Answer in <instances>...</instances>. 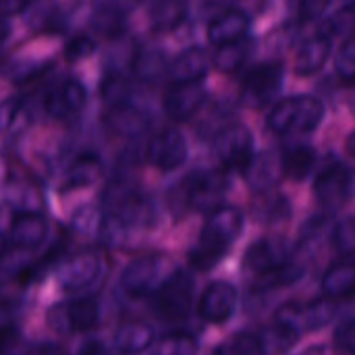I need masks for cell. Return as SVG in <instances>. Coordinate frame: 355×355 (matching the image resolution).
Returning <instances> with one entry per match:
<instances>
[{
	"instance_id": "1",
	"label": "cell",
	"mask_w": 355,
	"mask_h": 355,
	"mask_svg": "<svg viewBox=\"0 0 355 355\" xmlns=\"http://www.w3.org/2000/svg\"><path fill=\"white\" fill-rule=\"evenodd\" d=\"M243 231V214L235 206H218L204 223V229L189 252V262L196 270L208 272L233 248Z\"/></svg>"
},
{
	"instance_id": "2",
	"label": "cell",
	"mask_w": 355,
	"mask_h": 355,
	"mask_svg": "<svg viewBox=\"0 0 355 355\" xmlns=\"http://www.w3.org/2000/svg\"><path fill=\"white\" fill-rule=\"evenodd\" d=\"M102 210L125 229L150 227L156 218L154 200L129 179H114L102 193Z\"/></svg>"
},
{
	"instance_id": "3",
	"label": "cell",
	"mask_w": 355,
	"mask_h": 355,
	"mask_svg": "<svg viewBox=\"0 0 355 355\" xmlns=\"http://www.w3.org/2000/svg\"><path fill=\"white\" fill-rule=\"evenodd\" d=\"M324 119V104L316 96H289L279 100L266 119V125L277 135L312 133Z\"/></svg>"
},
{
	"instance_id": "4",
	"label": "cell",
	"mask_w": 355,
	"mask_h": 355,
	"mask_svg": "<svg viewBox=\"0 0 355 355\" xmlns=\"http://www.w3.org/2000/svg\"><path fill=\"white\" fill-rule=\"evenodd\" d=\"M171 262L160 254H148L129 262L121 275V289L129 297H148L156 293L168 275Z\"/></svg>"
},
{
	"instance_id": "5",
	"label": "cell",
	"mask_w": 355,
	"mask_h": 355,
	"mask_svg": "<svg viewBox=\"0 0 355 355\" xmlns=\"http://www.w3.org/2000/svg\"><path fill=\"white\" fill-rule=\"evenodd\" d=\"M355 193V175L349 166L339 160H329L316 181H314V198L327 212H337L345 208Z\"/></svg>"
},
{
	"instance_id": "6",
	"label": "cell",
	"mask_w": 355,
	"mask_h": 355,
	"mask_svg": "<svg viewBox=\"0 0 355 355\" xmlns=\"http://www.w3.org/2000/svg\"><path fill=\"white\" fill-rule=\"evenodd\" d=\"M229 189L227 175L223 171H193L181 185L183 202L189 210L212 212L220 206Z\"/></svg>"
},
{
	"instance_id": "7",
	"label": "cell",
	"mask_w": 355,
	"mask_h": 355,
	"mask_svg": "<svg viewBox=\"0 0 355 355\" xmlns=\"http://www.w3.org/2000/svg\"><path fill=\"white\" fill-rule=\"evenodd\" d=\"M193 277L185 270H175L162 283V287L154 293V308L162 320L177 322L189 316L193 304Z\"/></svg>"
},
{
	"instance_id": "8",
	"label": "cell",
	"mask_w": 355,
	"mask_h": 355,
	"mask_svg": "<svg viewBox=\"0 0 355 355\" xmlns=\"http://www.w3.org/2000/svg\"><path fill=\"white\" fill-rule=\"evenodd\" d=\"M46 320L48 327L58 335L87 333L100 322V306L94 297H77L50 308Z\"/></svg>"
},
{
	"instance_id": "9",
	"label": "cell",
	"mask_w": 355,
	"mask_h": 355,
	"mask_svg": "<svg viewBox=\"0 0 355 355\" xmlns=\"http://www.w3.org/2000/svg\"><path fill=\"white\" fill-rule=\"evenodd\" d=\"M285 83V69L281 62H260L252 67L241 81V100L252 108L268 106Z\"/></svg>"
},
{
	"instance_id": "10",
	"label": "cell",
	"mask_w": 355,
	"mask_h": 355,
	"mask_svg": "<svg viewBox=\"0 0 355 355\" xmlns=\"http://www.w3.org/2000/svg\"><path fill=\"white\" fill-rule=\"evenodd\" d=\"M104 275V260L98 252H81L75 254L71 258H67L58 272H56V281L58 287L69 293V295H77L83 293L92 287L98 285V281Z\"/></svg>"
},
{
	"instance_id": "11",
	"label": "cell",
	"mask_w": 355,
	"mask_h": 355,
	"mask_svg": "<svg viewBox=\"0 0 355 355\" xmlns=\"http://www.w3.org/2000/svg\"><path fill=\"white\" fill-rule=\"evenodd\" d=\"M335 304L337 302L327 295L322 300H312V302H289L279 308L275 320L291 327L300 335L312 333V331L327 327L333 320V316L337 312Z\"/></svg>"
},
{
	"instance_id": "12",
	"label": "cell",
	"mask_w": 355,
	"mask_h": 355,
	"mask_svg": "<svg viewBox=\"0 0 355 355\" xmlns=\"http://www.w3.org/2000/svg\"><path fill=\"white\" fill-rule=\"evenodd\" d=\"M214 152L227 171L243 173L254 158V137L252 131L241 123L225 125L214 135Z\"/></svg>"
},
{
	"instance_id": "13",
	"label": "cell",
	"mask_w": 355,
	"mask_h": 355,
	"mask_svg": "<svg viewBox=\"0 0 355 355\" xmlns=\"http://www.w3.org/2000/svg\"><path fill=\"white\" fill-rule=\"evenodd\" d=\"M87 94L85 85L77 79H60L58 83L50 85L44 94V110L48 116L56 121H67L79 114L85 106Z\"/></svg>"
},
{
	"instance_id": "14",
	"label": "cell",
	"mask_w": 355,
	"mask_h": 355,
	"mask_svg": "<svg viewBox=\"0 0 355 355\" xmlns=\"http://www.w3.org/2000/svg\"><path fill=\"white\" fill-rule=\"evenodd\" d=\"M146 158L152 166L162 173L177 171L187 160V144L185 137L177 129L158 131L146 148Z\"/></svg>"
},
{
	"instance_id": "15",
	"label": "cell",
	"mask_w": 355,
	"mask_h": 355,
	"mask_svg": "<svg viewBox=\"0 0 355 355\" xmlns=\"http://www.w3.org/2000/svg\"><path fill=\"white\" fill-rule=\"evenodd\" d=\"M46 237L48 225L37 212H15L4 239V248L15 252H33L44 245Z\"/></svg>"
},
{
	"instance_id": "16",
	"label": "cell",
	"mask_w": 355,
	"mask_h": 355,
	"mask_svg": "<svg viewBox=\"0 0 355 355\" xmlns=\"http://www.w3.org/2000/svg\"><path fill=\"white\" fill-rule=\"evenodd\" d=\"M137 4L139 0H92L89 25L104 37H119Z\"/></svg>"
},
{
	"instance_id": "17",
	"label": "cell",
	"mask_w": 355,
	"mask_h": 355,
	"mask_svg": "<svg viewBox=\"0 0 355 355\" xmlns=\"http://www.w3.org/2000/svg\"><path fill=\"white\" fill-rule=\"evenodd\" d=\"M337 35V27L333 21H327L318 33H314L312 37H308L300 48H297V56H295V71L300 75H314L318 73L324 62L331 56V48H333V37Z\"/></svg>"
},
{
	"instance_id": "18",
	"label": "cell",
	"mask_w": 355,
	"mask_h": 355,
	"mask_svg": "<svg viewBox=\"0 0 355 355\" xmlns=\"http://www.w3.org/2000/svg\"><path fill=\"white\" fill-rule=\"evenodd\" d=\"M289 260H293V256H291V248L287 245L285 239L262 237L245 250L243 268L252 275H260V272L272 270L277 266H283Z\"/></svg>"
},
{
	"instance_id": "19",
	"label": "cell",
	"mask_w": 355,
	"mask_h": 355,
	"mask_svg": "<svg viewBox=\"0 0 355 355\" xmlns=\"http://www.w3.org/2000/svg\"><path fill=\"white\" fill-rule=\"evenodd\" d=\"M237 308V289L227 281L210 283L198 304V314L210 324H225Z\"/></svg>"
},
{
	"instance_id": "20",
	"label": "cell",
	"mask_w": 355,
	"mask_h": 355,
	"mask_svg": "<svg viewBox=\"0 0 355 355\" xmlns=\"http://www.w3.org/2000/svg\"><path fill=\"white\" fill-rule=\"evenodd\" d=\"M206 102V89L200 81H173L164 94V112L173 121L191 119Z\"/></svg>"
},
{
	"instance_id": "21",
	"label": "cell",
	"mask_w": 355,
	"mask_h": 355,
	"mask_svg": "<svg viewBox=\"0 0 355 355\" xmlns=\"http://www.w3.org/2000/svg\"><path fill=\"white\" fill-rule=\"evenodd\" d=\"M245 183L256 191H270L277 187V183L285 177V162L283 154L275 150H264L260 154H254L252 162L243 171Z\"/></svg>"
},
{
	"instance_id": "22",
	"label": "cell",
	"mask_w": 355,
	"mask_h": 355,
	"mask_svg": "<svg viewBox=\"0 0 355 355\" xmlns=\"http://www.w3.org/2000/svg\"><path fill=\"white\" fill-rule=\"evenodd\" d=\"M214 60H210L208 52L200 46H189L181 54H177L168 64L171 81H202Z\"/></svg>"
},
{
	"instance_id": "23",
	"label": "cell",
	"mask_w": 355,
	"mask_h": 355,
	"mask_svg": "<svg viewBox=\"0 0 355 355\" xmlns=\"http://www.w3.org/2000/svg\"><path fill=\"white\" fill-rule=\"evenodd\" d=\"M250 17L243 10H225L208 25V40L218 48L250 35Z\"/></svg>"
},
{
	"instance_id": "24",
	"label": "cell",
	"mask_w": 355,
	"mask_h": 355,
	"mask_svg": "<svg viewBox=\"0 0 355 355\" xmlns=\"http://www.w3.org/2000/svg\"><path fill=\"white\" fill-rule=\"evenodd\" d=\"M100 175H102V160L92 152H83L69 162L62 175V189L75 191V189L89 187L100 179Z\"/></svg>"
},
{
	"instance_id": "25",
	"label": "cell",
	"mask_w": 355,
	"mask_h": 355,
	"mask_svg": "<svg viewBox=\"0 0 355 355\" xmlns=\"http://www.w3.org/2000/svg\"><path fill=\"white\" fill-rule=\"evenodd\" d=\"M322 295L345 302L355 295V260H341L329 266L322 277Z\"/></svg>"
},
{
	"instance_id": "26",
	"label": "cell",
	"mask_w": 355,
	"mask_h": 355,
	"mask_svg": "<svg viewBox=\"0 0 355 355\" xmlns=\"http://www.w3.org/2000/svg\"><path fill=\"white\" fill-rule=\"evenodd\" d=\"M154 329L146 322H125L114 333V349L121 354H141L154 347Z\"/></svg>"
},
{
	"instance_id": "27",
	"label": "cell",
	"mask_w": 355,
	"mask_h": 355,
	"mask_svg": "<svg viewBox=\"0 0 355 355\" xmlns=\"http://www.w3.org/2000/svg\"><path fill=\"white\" fill-rule=\"evenodd\" d=\"M148 15L154 31H173L187 17V0H152Z\"/></svg>"
},
{
	"instance_id": "28",
	"label": "cell",
	"mask_w": 355,
	"mask_h": 355,
	"mask_svg": "<svg viewBox=\"0 0 355 355\" xmlns=\"http://www.w3.org/2000/svg\"><path fill=\"white\" fill-rule=\"evenodd\" d=\"M306 268L295 262V260H289L287 264L283 266H277L272 270H266V272H260V275H254V283H252V289L254 291H275L279 287H289L293 283H297L302 277H304Z\"/></svg>"
},
{
	"instance_id": "29",
	"label": "cell",
	"mask_w": 355,
	"mask_h": 355,
	"mask_svg": "<svg viewBox=\"0 0 355 355\" xmlns=\"http://www.w3.org/2000/svg\"><path fill=\"white\" fill-rule=\"evenodd\" d=\"M252 210H254L252 212L254 218L262 225H277L291 216L289 200L281 193H268V191H262L260 198L254 200Z\"/></svg>"
},
{
	"instance_id": "30",
	"label": "cell",
	"mask_w": 355,
	"mask_h": 355,
	"mask_svg": "<svg viewBox=\"0 0 355 355\" xmlns=\"http://www.w3.org/2000/svg\"><path fill=\"white\" fill-rule=\"evenodd\" d=\"M252 52H254V42H252L250 35H245V37H241L237 42L218 46V50L214 54V67L220 73H227V75L237 73L239 69H243V64L248 62Z\"/></svg>"
},
{
	"instance_id": "31",
	"label": "cell",
	"mask_w": 355,
	"mask_h": 355,
	"mask_svg": "<svg viewBox=\"0 0 355 355\" xmlns=\"http://www.w3.org/2000/svg\"><path fill=\"white\" fill-rule=\"evenodd\" d=\"M4 202L15 212H35L42 206V193L33 183L27 181H6Z\"/></svg>"
},
{
	"instance_id": "32",
	"label": "cell",
	"mask_w": 355,
	"mask_h": 355,
	"mask_svg": "<svg viewBox=\"0 0 355 355\" xmlns=\"http://www.w3.org/2000/svg\"><path fill=\"white\" fill-rule=\"evenodd\" d=\"M168 64L164 54L156 48H144L133 56V73L137 79L146 81V83H156L160 77L168 75Z\"/></svg>"
},
{
	"instance_id": "33",
	"label": "cell",
	"mask_w": 355,
	"mask_h": 355,
	"mask_svg": "<svg viewBox=\"0 0 355 355\" xmlns=\"http://www.w3.org/2000/svg\"><path fill=\"white\" fill-rule=\"evenodd\" d=\"M283 162H285V177L293 181H304L316 166V150L306 144L291 146L283 152Z\"/></svg>"
},
{
	"instance_id": "34",
	"label": "cell",
	"mask_w": 355,
	"mask_h": 355,
	"mask_svg": "<svg viewBox=\"0 0 355 355\" xmlns=\"http://www.w3.org/2000/svg\"><path fill=\"white\" fill-rule=\"evenodd\" d=\"M100 96L102 102L112 110V108H123L131 104L133 98V85L125 75L119 73H110L104 77L102 85H100Z\"/></svg>"
},
{
	"instance_id": "35",
	"label": "cell",
	"mask_w": 355,
	"mask_h": 355,
	"mask_svg": "<svg viewBox=\"0 0 355 355\" xmlns=\"http://www.w3.org/2000/svg\"><path fill=\"white\" fill-rule=\"evenodd\" d=\"M258 337H260L264 354H285V352H289L297 343V339L302 335L297 331H293L291 327L275 320V324L262 329V333Z\"/></svg>"
},
{
	"instance_id": "36",
	"label": "cell",
	"mask_w": 355,
	"mask_h": 355,
	"mask_svg": "<svg viewBox=\"0 0 355 355\" xmlns=\"http://www.w3.org/2000/svg\"><path fill=\"white\" fill-rule=\"evenodd\" d=\"M156 354H166V355H185V354H196L200 349L198 341L193 335L183 333V331H175L168 333L164 337L158 339V343L152 347Z\"/></svg>"
},
{
	"instance_id": "37",
	"label": "cell",
	"mask_w": 355,
	"mask_h": 355,
	"mask_svg": "<svg viewBox=\"0 0 355 355\" xmlns=\"http://www.w3.org/2000/svg\"><path fill=\"white\" fill-rule=\"evenodd\" d=\"M331 0H287V12L293 23L306 25L318 19L327 8Z\"/></svg>"
},
{
	"instance_id": "38",
	"label": "cell",
	"mask_w": 355,
	"mask_h": 355,
	"mask_svg": "<svg viewBox=\"0 0 355 355\" xmlns=\"http://www.w3.org/2000/svg\"><path fill=\"white\" fill-rule=\"evenodd\" d=\"M214 352L218 354H243V355H254V354H264L260 337L258 335H250V333H239L235 335L231 341H227L225 345L216 347Z\"/></svg>"
},
{
	"instance_id": "39",
	"label": "cell",
	"mask_w": 355,
	"mask_h": 355,
	"mask_svg": "<svg viewBox=\"0 0 355 355\" xmlns=\"http://www.w3.org/2000/svg\"><path fill=\"white\" fill-rule=\"evenodd\" d=\"M335 67H337V75L345 83L355 85V31L341 46V50L337 54V60H335Z\"/></svg>"
},
{
	"instance_id": "40",
	"label": "cell",
	"mask_w": 355,
	"mask_h": 355,
	"mask_svg": "<svg viewBox=\"0 0 355 355\" xmlns=\"http://www.w3.org/2000/svg\"><path fill=\"white\" fill-rule=\"evenodd\" d=\"M333 239H335V245L341 252L355 256V218L341 220L333 231Z\"/></svg>"
},
{
	"instance_id": "41",
	"label": "cell",
	"mask_w": 355,
	"mask_h": 355,
	"mask_svg": "<svg viewBox=\"0 0 355 355\" xmlns=\"http://www.w3.org/2000/svg\"><path fill=\"white\" fill-rule=\"evenodd\" d=\"M96 50L94 40H89L87 35H73L67 44H64V58L69 62H77L87 58L92 52Z\"/></svg>"
},
{
	"instance_id": "42",
	"label": "cell",
	"mask_w": 355,
	"mask_h": 355,
	"mask_svg": "<svg viewBox=\"0 0 355 355\" xmlns=\"http://www.w3.org/2000/svg\"><path fill=\"white\" fill-rule=\"evenodd\" d=\"M335 347L343 354H355V316L343 320L335 331Z\"/></svg>"
},
{
	"instance_id": "43",
	"label": "cell",
	"mask_w": 355,
	"mask_h": 355,
	"mask_svg": "<svg viewBox=\"0 0 355 355\" xmlns=\"http://www.w3.org/2000/svg\"><path fill=\"white\" fill-rule=\"evenodd\" d=\"M31 2H35V0H2V10L6 17L17 15L19 10H25Z\"/></svg>"
},
{
	"instance_id": "44",
	"label": "cell",
	"mask_w": 355,
	"mask_h": 355,
	"mask_svg": "<svg viewBox=\"0 0 355 355\" xmlns=\"http://www.w3.org/2000/svg\"><path fill=\"white\" fill-rule=\"evenodd\" d=\"M102 352H104L102 343H96V341H92V343H87V345H81V347H79V354H102Z\"/></svg>"
},
{
	"instance_id": "45",
	"label": "cell",
	"mask_w": 355,
	"mask_h": 355,
	"mask_svg": "<svg viewBox=\"0 0 355 355\" xmlns=\"http://www.w3.org/2000/svg\"><path fill=\"white\" fill-rule=\"evenodd\" d=\"M347 154H349V158L355 162V131L347 137Z\"/></svg>"
},
{
	"instance_id": "46",
	"label": "cell",
	"mask_w": 355,
	"mask_h": 355,
	"mask_svg": "<svg viewBox=\"0 0 355 355\" xmlns=\"http://www.w3.org/2000/svg\"><path fill=\"white\" fill-rule=\"evenodd\" d=\"M343 4L347 6L349 12H355V0H343Z\"/></svg>"
},
{
	"instance_id": "47",
	"label": "cell",
	"mask_w": 355,
	"mask_h": 355,
	"mask_svg": "<svg viewBox=\"0 0 355 355\" xmlns=\"http://www.w3.org/2000/svg\"><path fill=\"white\" fill-rule=\"evenodd\" d=\"M352 106H354V112H355V98H354V102H352Z\"/></svg>"
}]
</instances>
